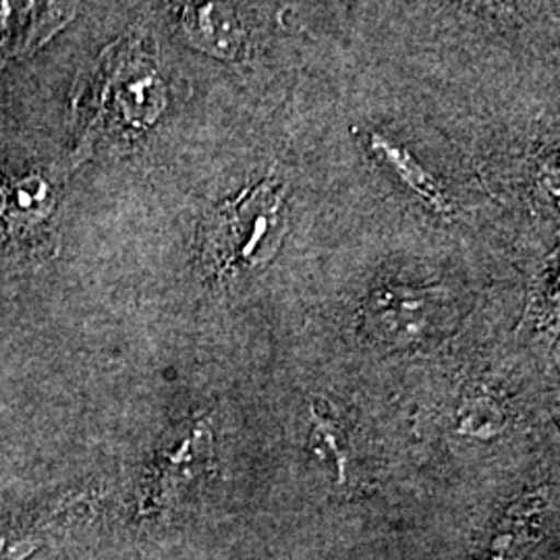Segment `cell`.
I'll return each mask as SVG.
<instances>
[{
	"mask_svg": "<svg viewBox=\"0 0 560 560\" xmlns=\"http://www.w3.org/2000/svg\"><path fill=\"white\" fill-rule=\"evenodd\" d=\"M52 200L50 191L40 179H27L18 185H9L0 179V245L2 249H11L15 254H25L20 235L13 226L18 222L23 240L30 252L36 254V237H44L46 222L50 219Z\"/></svg>",
	"mask_w": 560,
	"mask_h": 560,
	"instance_id": "7a4b0ae2",
	"label": "cell"
},
{
	"mask_svg": "<svg viewBox=\"0 0 560 560\" xmlns=\"http://www.w3.org/2000/svg\"><path fill=\"white\" fill-rule=\"evenodd\" d=\"M284 231V191L264 180L217 208L203 231V252L221 275L258 268L275 256Z\"/></svg>",
	"mask_w": 560,
	"mask_h": 560,
	"instance_id": "6da1fadb",
	"label": "cell"
},
{
	"mask_svg": "<svg viewBox=\"0 0 560 560\" xmlns=\"http://www.w3.org/2000/svg\"><path fill=\"white\" fill-rule=\"evenodd\" d=\"M185 32L217 57H235L245 40L237 11L229 4H189L185 9Z\"/></svg>",
	"mask_w": 560,
	"mask_h": 560,
	"instance_id": "3957f363",
	"label": "cell"
},
{
	"mask_svg": "<svg viewBox=\"0 0 560 560\" xmlns=\"http://www.w3.org/2000/svg\"><path fill=\"white\" fill-rule=\"evenodd\" d=\"M365 140L372 148V152L388 166V171H393L413 194H418L421 200L430 203L434 210H446V201L442 196L441 187L436 185V180L430 177V173H425L421 168L420 162L413 161L411 154H407L393 141L384 140L374 133H368Z\"/></svg>",
	"mask_w": 560,
	"mask_h": 560,
	"instance_id": "277c9868",
	"label": "cell"
},
{
	"mask_svg": "<svg viewBox=\"0 0 560 560\" xmlns=\"http://www.w3.org/2000/svg\"><path fill=\"white\" fill-rule=\"evenodd\" d=\"M62 511H52L40 520L9 529L0 536V560H27L46 546L52 536Z\"/></svg>",
	"mask_w": 560,
	"mask_h": 560,
	"instance_id": "5b68a950",
	"label": "cell"
}]
</instances>
